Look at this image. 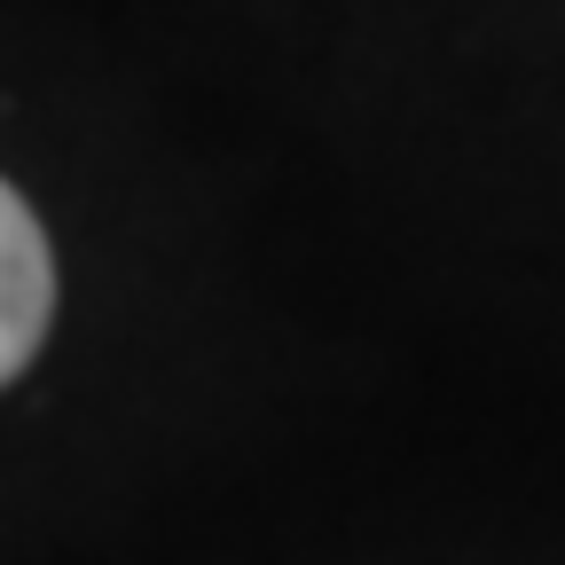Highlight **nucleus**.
<instances>
[{"instance_id":"1","label":"nucleus","mask_w":565,"mask_h":565,"mask_svg":"<svg viewBox=\"0 0 565 565\" xmlns=\"http://www.w3.org/2000/svg\"><path fill=\"white\" fill-rule=\"evenodd\" d=\"M47 307H55V259H47V236L24 212V196L0 181V377H17L32 362V345L47 330Z\"/></svg>"}]
</instances>
